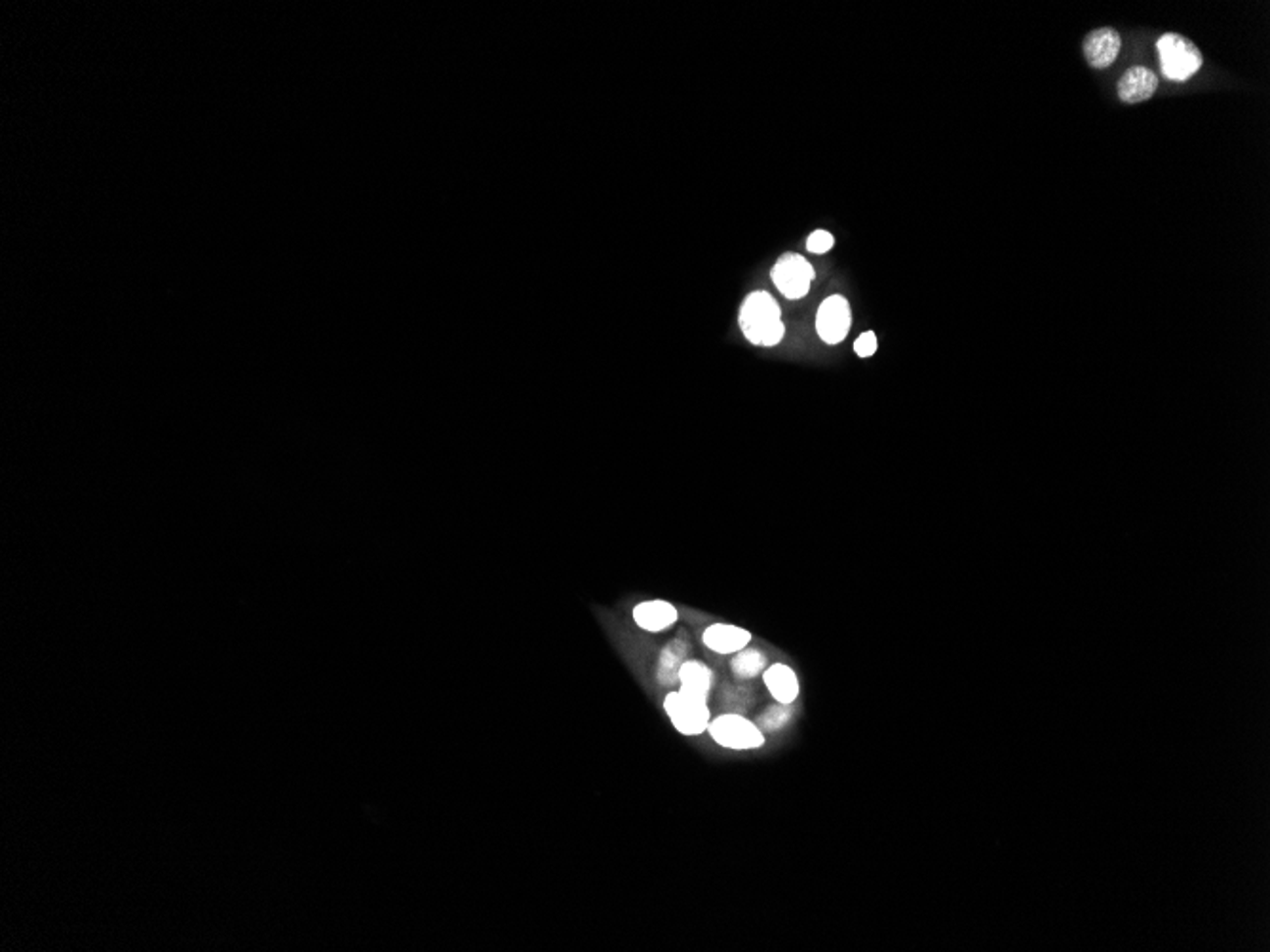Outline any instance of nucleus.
I'll return each instance as SVG.
<instances>
[{
    "mask_svg": "<svg viewBox=\"0 0 1270 952\" xmlns=\"http://www.w3.org/2000/svg\"><path fill=\"white\" fill-rule=\"evenodd\" d=\"M738 324L756 346H776L786 333L778 300L768 291L750 293L740 306Z\"/></svg>",
    "mask_w": 1270,
    "mask_h": 952,
    "instance_id": "f257e3e1",
    "label": "nucleus"
},
{
    "mask_svg": "<svg viewBox=\"0 0 1270 952\" xmlns=\"http://www.w3.org/2000/svg\"><path fill=\"white\" fill-rule=\"evenodd\" d=\"M1160 67L1166 79L1183 82L1202 67V52L1192 40L1178 32H1166L1156 44Z\"/></svg>",
    "mask_w": 1270,
    "mask_h": 952,
    "instance_id": "f03ea898",
    "label": "nucleus"
},
{
    "mask_svg": "<svg viewBox=\"0 0 1270 952\" xmlns=\"http://www.w3.org/2000/svg\"><path fill=\"white\" fill-rule=\"evenodd\" d=\"M708 734L715 744L732 751H750L765 744V734L759 730L754 720L746 718L744 714H726L712 718Z\"/></svg>",
    "mask_w": 1270,
    "mask_h": 952,
    "instance_id": "7ed1b4c3",
    "label": "nucleus"
},
{
    "mask_svg": "<svg viewBox=\"0 0 1270 952\" xmlns=\"http://www.w3.org/2000/svg\"><path fill=\"white\" fill-rule=\"evenodd\" d=\"M664 712L673 728L683 736H700L708 732L712 714L706 702L695 700L681 690H671L665 694Z\"/></svg>",
    "mask_w": 1270,
    "mask_h": 952,
    "instance_id": "20e7f679",
    "label": "nucleus"
},
{
    "mask_svg": "<svg viewBox=\"0 0 1270 952\" xmlns=\"http://www.w3.org/2000/svg\"><path fill=\"white\" fill-rule=\"evenodd\" d=\"M772 282L778 288V291L789 298V300H799L807 297L813 280L817 278V272L813 265L797 253H786L778 259V263L772 268Z\"/></svg>",
    "mask_w": 1270,
    "mask_h": 952,
    "instance_id": "39448f33",
    "label": "nucleus"
},
{
    "mask_svg": "<svg viewBox=\"0 0 1270 952\" xmlns=\"http://www.w3.org/2000/svg\"><path fill=\"white\" fill-rule=\"evenodd\" d=\"M852 326L850 304L843 295L825 298L817 314V333L825 344H839Z\"/></svg>",
    "mask_w": 1270,
    "mask_h": 952,
    "instance_id": "423d86ee",
    "label": "nucleus"
},
{
    "mask_svg": "<svg viewBox=\"0 0 1270 952\" xmlns=\"http://www.w3.org/2000/svg\"><path fill=\"white\" fill-rule=\"evenodd\" d=\"M632 618L647 633H662L679 620V610L665 599H649L635 605Z\"/></svg>",
    "mask_w": 1270,
    "mask_h": 952,
    "instance_id": "0eeeda50",
    "label": "nucleus"
},
{
    "mask_svg": "<svg viewBox=\"0 0 1270 952\" xmlns=\"http://www.w3.org/2000/svg\"><path fill=\"white\" fill-rule=\"evenodd\" d=\"M702 643L715 655H736L752 643V633L740 625L712 624L704 629Z\"/></svg>",
    "mask_w": 1270,
    "mask_h": 952,
    "instance_id": "6e6552de",
    "label": "nucleus"
},
{
    "mask_svg": "<svg viewBox=\"0 0 1270 952\" xmlns=\"http://www.w3.org/2000/svg\"><path fill=\"white\" fill-rule=\"evenodd\" d=\"M677 681H679V690L695 700L706 702L712 694L714 688V671L706 663L698 660H685L677 671Z\"/></svg>",
    "mask_w": 1270,
    "mask_h": 952,
    "instance_id": "1a4fd4ad",
    "label": "nucleus"
},
{
    "mask_svg": "<svg viewBox=\"0 0 1270 952\" xmlns=\"http://www.w3.org/2000/svg\"><path fill=\"white\" fill-rule=\"evenodd\" d=\"M1120 34L1111 27L1091 30L1085 40V56L1093 69H1105L1119 58Z\"/></svg>",
    "mask_w": 1270,
    "mask_h": 952,
    "instance_id": "9d476101",
    "label": "nucleus"
},
{
    "mask_svg": "<svg viewBox=\"0 0 1270 952\" xmlns=\"http://www.w3.org/2000/svg\"><path fill=\"white\" fill-rule=\"evenodd\" d=\"M1158 88L1156 75L1147 67H1132L1119 80V97L1124 103H1141Z\"/></svg>",
    "mask_w": 1270,
    "mask_h": 952,
    "instance_id": "9b49d317",
    "label": "nucleus"
},
{
    "mask_svg": "<svg viewBox=\"0 0 1270 952\" xmlns=\"http://www.w3.org/2000/svg\"><path fill=\"white\" fill-rule=\"evenodd\" d=\"M763 681L778 704H793L799 698V677L787 663H772L763 671Z\"/></svg>",
    "mask_w": 1270,
    "mask_h": 952,
    "instance_id": "f8f14e48",
    "label": "nucleus"
},
{
    "mask_svg": "<svg viewBox=\"0 0 1270 952\" xmlns=\"http://www.w3.org/2000/svg\"><path fill=\"white\" fill-rule=\"evenodd\" d=\"M730 669L738 679H754L757 675H763V671L767 669V656L757 649L746 647L736 653L734 660L730 661Z\"/></svg>",
    "mask_w": 1270,
    "mask_h": 952,
    "instance_id": "ddd939ff",
    "label": "nucleus"
},
{
    "mask_svg": "<svg viewBox=\"0 0 1270 952\" xmlns=\"http://www.w3.org/2000/svg\"><path fill=\"white\" fill-rule=\"evenodd\" d=\"M793 718V704H778L767 708L763 714L757 716L756 724L763 734H770L776 730H782L787 726V722Z\"/></svg>",
    "mask_w": 1270,
    "mask_h": 952,
    "instance_id": "4468645a",
    "label": "nucleus"
},
{
    "mask_svg": "<svg viewBox=\"0 0 1270 952\" xmlns=\"http://www.w3.org/2000/svg\"><path fill=\"white\" fill-rule=\"evenodd\" d=\"M833 245H835V238H833L829 233H825V231H817V233H813V235L809 237V239H807V249H809L811 253H818V255L827 253Z\"/></svg>",
    "mask_w": 1270,
    "mask_h": 952,
    "instance_id": "2eb2a0df",
    "label": "nucleus"
},
{
    "mask_svg": "<svg viewBox=\"0 0 1270 952\" xmlns=\"http://www.w3.org/2000/svg\"><path fill=\"white\" fill-rule=\"evenodd\" d=\"M877 335L873 331H866L854 341V350L860 357H870L877 352Z\"/></svg>",
    "mask_w": 1270,
    "mask_h": 952,
    "instance_id": "dca6fc26",
    "label": "nucleus"
}]
</instances>
